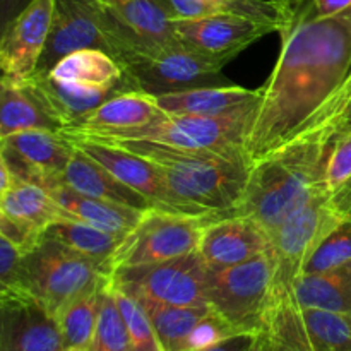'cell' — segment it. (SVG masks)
Returning a JSON list of instances; mask_svg holds the SVG:
<instances>
[{"mask_svg": "<svg viewBox=\"0 0 351 351\" xmlns=\"http://www.w3.org/2000/svg\"><path fill=\"white\" fill-rule=\"evenodd\" d=\"M257 336H259V332H239V335L223 339L218 345L209 346V348L201 351H252Z\"/></svg>", "mask_w": 351, "mask_h": 351, "instance_id": "41", "label": "cell"}, {"mask_svg": "<svg viewBox=\"0 0 351 351\" xmlns=\"http://www.w3.org/2000/svg\"><path fill=\"white\" fill-rule=\"evenodd\" d=\"M103 5H120V3L130 2V0H99Z\"/></svg>", "mask_w": 351, "mask_h": 351, "instance_id": "48", "label": "cell"}, {"mask_svg": "<svg viewBox=\"0 0 351 351\" xmlns=\"http://www.w3.org/2000/svg\"><path fill=\"white\" fill-rule=\"evenodd\" d=\"M263 96L261 89H247L242 86H211L189 91L154 96L158 106L167 115H201L225 117L257 108Z\"/></svg>", "mask_w": 351, "mask_h": 351, "instance_id": "18", "label": "cell"}, {"mask_svg": "<svg viewBox=\"0 0 351 351\" xmlns=\"http://www.w3.org/2000/svg\"><path fill=\"white\" fill-rule=\"evenodd\" d=\"M108 281L72 300L57 314L65 351H89L91 348L96 324H98L103 290Z\"/></svg>", "mask_w": 351, "mask_h": 351, "instance_id": "29", "label": "cell"}, {"mask_svg": "<svg viewBox=\"0 0 351 351\" xmlns=\"http://www.w3.org/2000/svg\"><path fill=\"white\" fill-rule=\"evenodd\" d=\"M256 110L233 113L225 117L201 115H167L141 127L125 130H74L60 129L62 134L71 137L101 136L119 139H143L153 143L170 144L185 149L209 151L232 160L249 161L245 153V139L252 127ZM250 163V161H249Z\"/></svg>", "mask_w": 351, "mask_h": 351, "instance_id": "6", "label": "cell"}, {"mask_svg": "<svg viewBox=\"0 0 351 351\" xmlns=\"http://www.w3.org/2000/svg\"><path fill=\"white\" fill-rule=\"evenodd\" d=\"M204 293L209 307L239 332L264 331L274 304L271 254L221 269L206 266Z\"/></svg>", "mask_w": 351, "mask_h": 351, "instance_id": "7", "label": "cell"}, {"mask_svg": "<svg viewBox=\"0 0 351 351\" xmlns=\"http://www.w3.org/2000/svg\"><path fill=\"white\" fill-rule=\"evenodd\" d=\"M110 287L115 295L117 307H119L123 322L127 326L132 351H163L156 331H154L153 324H151L149 317H147L146 311L139 304V300H136L132 295L115 288L112 283H110Z\"/></svg>", "mask_w": 351, "mask_h": 351, "instance_id": "34", "label": "cell"}, {"mask_svg": "<svg viewBox=\"0 0 351 351\" xmlns=\"http://www.w3.org/2000/svg\"><path fill=\"white\" fill-rule=\"evenodd\" d=\"M351 178V130L338 137L329 154L326 168V189L335 194Z\"/></svg>", "mask_w": 351, "mask_h": 351, "instance_id": "37", "label": "cell"}, {"mask_svg": "<svg viewBox=\"0 0 351 351\" xmlns=\"http://www.w3.org/2000/svg\"><path fill=\"white\" fill-rule=\"evenodd\" d=\"M351 263V213L319 245L305 266L304 273H319Z\"/></svg>", "mask_w": 351, "mask_h": 351, "instance_id": "35", "label": "cell"}, {"mask_svg": "<svg viewBox=\"0 0 351 351\" xmlns=\"http://www.w3.org/2000/svg\"><path fill=\"white\" fill-rule=\"evenodd\" d=\"M110 274V261L93 259L55 240L41 239L21 256L17 285L57 317L72 300L106 283Z\"/></svg>", "mask_w": 351, "mask_h": 351, "instance_id": "4", "label": "cell"}, {"mask_svg": "<svg viewBox=\"0 0 351 351\" xmlns=\"http://www.w3.org/2000/svg\"><path fill=\"white\" fill-rule=\"evenodd\" d=\"M0 213L40 233L62 219H77L60 208L47 189L19 178H14L10 187L0 194Z\"/></svg>", "mask_w": 351, "mask_h": 351, "instance_id": "24", "label": "cell"}, {"mask_svg": "<svg viewBox=\"0 0 351 351\" xmlns=\"http://www.w3.org/2000/svg\"><path fill=\"white\" fill-rule=\"evenodd\" d=\"M219 12L233 14L259 23L269 31H280L281 34L293 24L297 12L290 7L271 0H215Z\"/></svg>", "mask_w": 351, "mask_h": 351, "instance_id": "33", "label": "cell"}, {"mask_svg": "<svg viewBox=\"0 0 351 351\" xmlns=\"http://www.w3.org/2000/svg\"><path fill=\"white\" fill-rule=\"evenodd\" d=\"M77 137L123 147L153 161L163 171L165 180L175 195L209 213L235 215L252 167L249 161L232 160L209 151L185 149L153 141L101 136Z\"/></svg>", "mask_w": 351, "mask_h": 351, "instance_id": "3", "label": "cell"}, {"mask_svg": "<svg viewBox=\"0 0 351 351\" xmlns=\"http://www.w3.org/2000/svg\"><path fill=\"white\" fill-rule=\"evenodd\" d=\"M0 151L14 178L47 189L60 180L74 146L60 129H33L0 139Z\"/></svg>", "mask_w": 351, "mask_h": 351, "instance_id": "12", "label": "cell"}, {"mask_svg": "<svg viewBox=\"0 0 351 351\" xmlns=\"http://www.w3.org/2000/svg\"><path fill=\"white\" fill-rule=\"evenodd\" d=\"M89 351H132L127 326L117 307L110 281L103 290L98 324H96L95 338H93Z\"/></svg>", "mask_w": 351, "mask_h": 351, "instance_id": "32", "label": "cell"}, {"mask_svg": "<svg viewBox=\"0 0 351 351\" xmlns=\"http://www.w3.org/2000/svg\"><path fill=\"white\" fill-rule=\"evenodd\" d=\"M206 264L197 252L144 266L117 267L110 283L136 298L165 305H208L204 293Z\"/></svg>", "mask_w": 351, "mask_h": 351, "instance_id": "10", "label": "cell"}, {"mask_svg": "<svg viewBox=\"0 0 351 351\" xmlns=\"http://www.w3.org/2000/svg\"><path fill=\"white\" fill-rule=\"evenodd\" d=\"M98 48L110 53L99 0H57L50 36L36 72L43 74L72 51Z\"/></svg>", "mask_w": 351, "mask_h": 351, "instance_id": "13", "label": "cell"}, {"mask_svg": "<svg viewBox=\"0 0 351 351\" xmlns=\"http://www.w3.org/2000/svg\"><path fill=\"white\" fill-rule=\"evenodd\" d=\"M266 331L273 351H315L293 293L274 300Z\"/></svg>", "mask_w": 351, "mask_h": 351, "instance_id": "30", "label": "cell"}, {"mask_svg": "<svg viewBox=\"0 0 351 351\" xmlns=\"http://www.w3.org/2000/svg\"><path fill=\"white\" fill-rule=\"evenodd\" d=\"M173 21L199 19L219 14L215 0H158Z\"/></svg>", "mask_w": 351, "mask_h": 351, "instance_id": "39", "label": "cell"}, {"mask_svg": "<svg viewBox=\"0 0 351 351\" xmlns=\"http://www.w3.org/2000/svg\"><path fill=\"white\" fill-rule=\"evenodd\" d=\"M216 216L221 213L192 216L158 208L147 209L110 257V267L113 271L144 266L197 252L202 230Z\"/></svg>", "mask_w": 351, "mask_h": 351, "instance_id": "9", "label": "cell"}, {"mask_svg": "<svg viewBox=\"0 0 351 351\" xmlns=\"http://www.w3.org/2000/svg\"><path fill=\"white\" fill-rule=\"evenodd\" d=\"M27 81L60 129L75 125L86 115L95 112L99 105H103L106 99L122 93L112 89L82 88L71 82L57 81L50 74H40V72H34L31 77H27Z\"/></svg>", "mask_w": 351, "mask_h": 351, "instance_id": "19", "label": "cell"}, {"mask_svg": "<svg viewBox=\"0 0 351 351\" xmlns=\"http://www.w3.org/2000/svg\"><path fill=\"white\" fill-rule=\"evenodd\" d=\"M293 297L300 307L351 314V263L319 273H304L295 281Z\"/></svg>", "mask_w": 351, "mask_h": 351, "instance_id": "26", "label": "cell"}, {"mask_svg": "<svg viewBox=\"0 0 351 351\" xmlns=\"http://www.w3.org/2000/svg\"><path fill=\"white\" fill-rule=\"evenodd\" d=\"M331 122H332V127H335V130H336V139L341 136H345L346 132H350L351 130V112L346 113V115L339 117V119L331 120Z\"/></svg>", "mask_w": 351, "mask_h": 351, "instance_id": "45", "label": "cell"}, {"mask_svg": "<svg viewBox=\"0 0 351 351\" xmlns=\"http://www.w3.org/2000/svg\"><path fill=\"white\" fill-rule=\"evenodd\" d=\"M252 351H273V348H271L269 336H267L266 329L259 332V336H257V341H256V345H254Z\"/></svg>", "mask_w": 351, "mask_h": 351, "instance_id": "46", "label": "cell"}, {"mask_svg": "<svg viewBox=\"0 0 351 351\" xmlns=\"http://www.w3.org/2000/svg\"><path fill=\"white\" fill-rule=\"evenodd\" d=\"M127 233H113L81 219H62L48 226L43 239L55 240L79 254L98 261H110Z\"/></svg>", "mask_w": 351, "mask_h": 351, "instance_id": "27", "label": "cell"}, {"mask_svg": "<svg viewBox=\"0 0 351 351\" xmlns=\"http://www.w3.org/2000/svg\"><path fill=\"white\" fill-rule=\"evenodd\" d=\"M233 335H239V331H237L226 319H223L218 312L211 308V311L195 324V328L192 329L191 335L187 336L184 351L206 350L209 348V346L218 345L223 339L230 338V336Z\"/></svg>", "mask_w": 351, "mask_h": 351, "instance_id": "36", "label": "cell"}, {"mask_svg": "<svg viewBox=\"0 0 351 351\" xmlns=\"http://www.w3.org/2000/svg\"><path fill=\"white\" fill-rule=\"evenodd\" d=\"M136 298V297H134ZM146 311L163 351H184L187 336L199 321L211 311L209 305L182 307V305H165L147 298H136Z\"/></svg>", "mask_w": 351, "mask_h": 351, "instance_id": "28", "label": "cell"}, {"mask_svg": "<svg viewBox=\"0 0 351 351\" xmlns=\"http://www.w3.org/2000/svg\"><path fill=\"white\" fill-rule=\"evenodd\" d=\"M58 182L65 184L79 194L88 195V197L101 199V201L129 206V208L143 209V211L154 208L144 195L122 184L106 168L96 163L95 160H91L88 154H84L75 146Z\"/></svg>", "mask_w": 351, "mask_h": 351, "instance_id": "20", "label": "cell"}, {"mask_svg": "<svg viewBox=\"0 0 351 351\" xmlns=\"http://www.w3.org/2000/svg\"><path fill=\"white\" fill-rule=\"evenodd\" d=\"M350 7H351V0H307V2L297 10V16L324 17V16H331V14L341 12V10L350 9Z\"/></svg>", "mask_w": 351, "mask_h": 351, "instance_id": "40", "label": "cell"}, {"mask_svg": "<svg viewBox=\"0 0 351 351\" xmlns=\"http://www.w3.org/2000/svg\"><path fill=\"white\" fill-rule=\"evenodd\" d=\"M43 74H50L57 81L71 82L82 88L129 91L119 62L98 48H82L72 51Z\"/></svg>", "mask_w": 351, "mask_h": 351, "instance_id": "23", "label": "cell"}, {"mask_svg": "<svg viewBox=\"0 0 351 351\" xmlns=\"http://www.w3.org/2000/svg\"><path fill=\"white\" fill-rule=\"evenodd\" d=\"M113 58L122 67L129 91L160 96L232 84L223 75L225 62L195 53L182 43L123 47Z\"/></svg>", "mask_w": 351, "mask_h": 351, "instance_id": "5", "label": "cell"}, {"mask_svg": "<svg viewBox=\"0 0 351 351\" xmlns=\"http://www.w3.org/2000/svg\"><path fill=\"white\" fill-rule=\"evenodd\" d=\"M271 250V235L249 216L221 215L204 226L197 254L211 269L235 266Z\"/></svg>", "mask_w": 351, "mask_h": 351, "instance_id": "17", "label": "cell"}, {"mask_svg": "<svg viewBox=\"0 0 351 351\" xmlns=\"http://www.w3.org/2000/svg\"><path fill=\"white\" fill-rule=\"evenodd\" d=\"M33 0H0V38L10 23L26 9Z\"/></svg>", "mask_w": 351, "mask_h": 351, "instance_id": "42", "label": "cell"}, {"mask_svg": "<svg viewBox=\"0 0 351 351\" xmlns=\"http://www.w3.org/2000/svg\"><path fill=\"white\" fill-rule=\"evenodd\" d=\"M0 351H65L57 317L26 293L0 298Z\"/></svg>", "mask_w": 351, "mask_h": 351, "instance_id": "16", "label": "cell"}, {"mask_svg": "<svg viewBox=\"0 0 351 351\" xmlns=\"http://www.w3.org/2000/svg\"><path fill=\"white\" fill-rule=\"evenodd\" d=\"M305 329L315 351H351V314L300 307Z\"/></svg>", "mask_w": 351, "mask_h": 351, "instance_id": "31", "label": "cell"}, {"mask_svg": "<svg viewBox=\"0 0 351 351\" xmlns=\"http://www.w3.org/2000/svg\"><path fill=\"white\" fill-rule=\"evenodd\" d=\"M271 2H276V3H281V5H287V7H290L291 10H295V12H297V10L300 9V7L304 5L307 0H271Z\"/></svg>", "mask_w": 351, "mask_h": 351, "instance_id": "47", "label": "cell"}, {"mask_svg": "<svg viewBox=\"0 0 351 351\" xmlns=\"http://www.w3.org/2000/svg\"><path fill=\"white\" fill-rule=\"evenodd\" d=\"M33 129H53L60 125L40 101L27 79L0 75V139Z\"/></svg>", "mask_w": 351, "mask_h": 351, "instance_id": "21", "label": "cell"}, {"mask_svg": "<svg viewBox=\"0 0 351 351\" xmlns=\"http://www.w3.org/2000/svg\"><path fill=\"white\" fill-rule=\"evenodd\" d=\"M21 254L0 237V298L23 293L17 285Z\"/></svg>", "mask_w": 351, "mask_h": 351, "instance_id": "38", "label": "cell"}, {"mask_svg": "<svg viewBox=\"0 0 351 351\" xmlns=\"http://www.w3.org/2000/svg\"><path fill=\"white\" fill-rule=\"evenodd\" d=\"M12 180V173H10L9 167H7L5 163V158H3L2 151H0V194H3V192L10 187Z\"/></svg>", "mask_w": 351, "mask_h": 351, "instance_id": "44", "label": "cell"}, {"mask_svg": "<svg viewBox=\"0 0 351 351\" xmlns=\"http://www.w3.org/2000/svg\"><path fill=\"white\" fill-rule=\"evenodd\" d=\"M336 143L331 119L307 129L250 167L235 215L256 219L269 235L291 211L326 189V168Z\"/></svg>", "mask_w": 351, "mask_h": 351, "instance_id": "2", "label": "cell"}, {"mask_svg": "<svg viewBox=\"0 0 351 351\" xmlns=\"http://www.w3.org/2000/svg\"><path fill=\"white\" fill-rule=\"evenodd\" d=\"M57 0H33L0 38V75L27 79L36 72L50 36Z\"/></svg>", "mask_w": 351, "mask_h": 351, "instance_id": "14", "label": "cell"}, {"mask_svg": "<svg viewBox=\"0 0 351 351\" xmlns=\"http://www.w3.org/2000/svg\"><path fill=\"white\" fill-rule=\"evenodd\" d=\"M266 33L271 31L263 24L233 14L175 21V36L184 47L225 64Z\"/></svg>", "mask_w": 351, "mask_h": 351, "instance_id": "15", "label": "cell"}, {"mask_svg": "<svg viewBox=\"0 0 351 351\" xmlns=\"http://www.w3.org/2000/svg\"><path fill=\"white\" fill-rule=\"evenodd\" d=\"M351 72V7L295 17L245 139L250 165L307 129Z\"/></svg>", "mask_w": 351, "mask_h": 351, "instance_id": "1", "label": "cell"}, {"mask_svg": "<svg viewBox=\"0 0 351 351\" xmlns=\"http://www.w3.org/2000/svg\"><path fill=\"white\" fill-rule=\"evenodd\" d=\"M67 139L77 149L88 154L91 160L106 168L122 184L144 195L154 208L192 216L209 215V211L206 209L175 195L165 180L163 171L153 161L146 160L132 151L123 149V147L112 146V144L96 143V141L81 139V137H67Z\"/></svg>", "mask_w": 351, "mask_h": 351, "instance_id": "11", "label": "cell"}, {"mask_svg": "<svg viewBox=\"0 0 351 351\" xmlns=\"http://www.w3.org/2000/svg\"><path fill=\"white\" fill-rule=\"evenodd\" d=\"M331 192L315 194L291 211L271 235L273 298L293 293V285L329 233L345 219Z\"/></svg>", "mask_w": 351, "mask_h": 351, "instance_id": "8", "label": "cell"}, {"mask_svg": "<svg viewBox=\"0 0 351 351\" xmlns=\"http://www.w3.org/2000/svg\"><path fill=\"white\" fill-rule=\"evenodd\" d=\"M165 112L158 106L156 98L146 93L125 91L112 96L95 112L86 115L79 123L62 129L74 130H125L132 127L146 125L153 120L163 117Z\"/></svg>", "mask_w": 351, "mask_h": 351, "instance_id": "22", "label": "cell"}, {"mask_svg": "<svg viewBox=\"0 0 351 351\" xmlns=\"http://www.w3.org/2000/svg\"><path fill=\"white\" fill-rule=\"evenodd\" d=\"M47 191L57 201V204L71 213L74 218L113 233H129L146 213L143 209L88 197V195L72 191L71 187L60 182L51 184L50 187H47Z\"/></svg>", "mask_w": 351, "mask_h": 351, "instance_id": "25", "label": "cell"}, {"mask_svg": "<svg viewBox=\"0 0 351 351\" xmlns=\"http://www.w3.org/2000/svg\"><path fill=\"white\" fill-rule=\"evenodd\" d=\"M332 202H335V206L343 213V215L351 213V178L339 189V191H336L335 194H332Z\"/></svg>", "mask_w": 351, "mask_h": 351, "instance_id": "43", "label": "cell"}]
</instances>
